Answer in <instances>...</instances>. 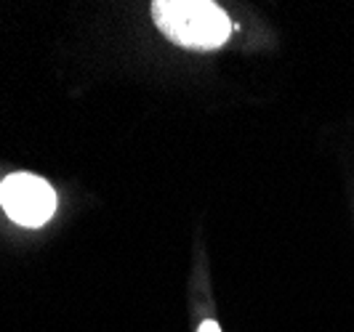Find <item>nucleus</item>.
I'll use <instances>...</instances> for the list:
<instances>
[{
    "label": "nucleus",
    "instance_id": "nucleus-2",
    "mask_svg": "<svg viewBox=\"0 0 354 332\" xmlns=\"http://www.w3.org/2000/svg\"><path fill=\"white\" fill-rule=\"evenodd\" d=\"M0 205L21 226H43L56 210L53 189L32 173H14L0 184Z\"/></svg>",
    "mask_w": 354,
    "mask_h": 332
},
{
    "label": "nucleus",
    "instance_id": "nucleus-3",
    "mask_svg": "<svg viewBox=\"0 0 354 332\" xmlns=\"http://www.w3.org/2000/svg\"><path fill=\"white\" fill-rule=\"evenodd\" d=\"M197 332H221V327H218L213 319H208V322H203V324H200V330Z\"/></svg>",
    "mask_w": 354,
    "mask_h": 332
},
{
    "label": "nucleus",
    "instance_id": "nucleus-1",
    "mask_svg": "<svg viewBox=\"0 0 354 332\" xmlns=\"http://www.w3.org/2000/svg\"><path fill=\"white\" fill-rule=\"evenodd\" d=\"M152 17L168 40L195 51H213L232 35L230 17L208 0H158Z\"/></svg>",
    "mask_w": 354,
    "mask_h": 332
}]
</instances>
